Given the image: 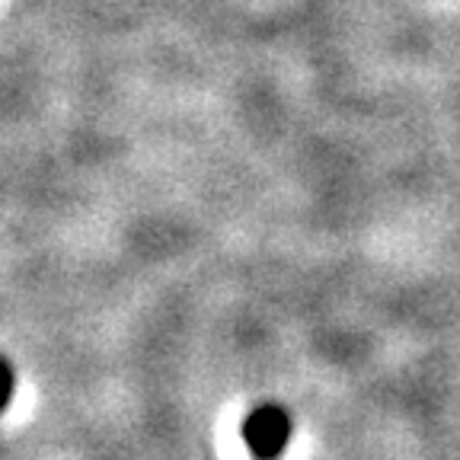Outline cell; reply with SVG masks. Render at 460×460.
I'll list each match as a JSON object with an SVG mask.
<instances>
[{"instance_id": "obj_1", "label": "cell", "mask_w": 460, "mask_h": 460, "mask_svg": "<svg viewBox=\"0 0 460 460\" xmlns=\"http://www.w3.org/2000/svg\"><path fill=\"white\" fill-rule=\"evenodd\" d=\"M243 438L256 454V460H275L279 454H285L288 441H291V419L281 406L266 402L250 412L243 425Z\"/></svg>"}]
</instances>
